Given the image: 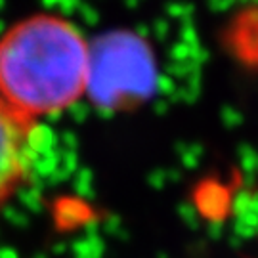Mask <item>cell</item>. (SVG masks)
<instances>
[{
  "label": "cell",
  "instance_id": "cell-2",
  "mask_svg": "<svg viewBox=\"0 0 258 258\" xmlns=\"http://www.w3.org/2000/svg\"><path fill=\"white\" fill-rule=\"evenodd\" d=\"M153 84V57L148 44L130 33H111L90 44L86 94L107 107L146 96Z\"/></svg>",
  "mask_w": 258,
  "mask_h": 258
},
{
  "label": "cell",
  "instance_id": "cell-1",
  "mask_svg": "<svg viewBox=\"0 0 258 258\" xmlns=\"http://www.w3.org/2000/svg\"><path fill=\"white\" fill-rule=\"evenodd\" d=\"M90 44L71 21L35 16L0 38V98L23 117L61 113L86 94Z\"/></svg>",
  "mask_w": 258,
  "mask_h": 258
},
{
  "label": "cell",
  "instance_id": "cell-3",
  "mask_svg": "<svg viewBox=\"0 0 258 258\" xmlns=\"http://www.w3.org/2000/svg\"><path fill=\"white\" fill-rule=\"evenodd\" d=\"M37 151V122L0 98V211L27 184Z\"/></svg>",
  "mask_w": 258,
  "mask_h": 258
}]
</instances>
